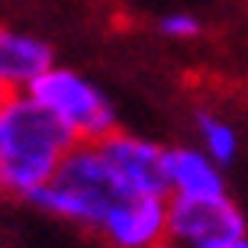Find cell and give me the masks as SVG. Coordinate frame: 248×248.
<instances>
[{"label": "cell", "mask_w": 248, "mask_h": 248, "mask_svg": "<svg viewBox=\"0 0 248 248\" xmlns=\"http://www.w3.org/2000/svg\"><path fill=\"white\" fill-rule=\"evenodd\" d=\"M74 145L78 139L29 93H7L0 103V193L29 203Z\"/></svg>", "instance_id": "obj_1"}, {"label": "cell", "mask_w": 248, "mask_h": 248, "mask_svg": "<svg viewBox=\"0 0 248 248\" xmlns=\"http://www.w3.org/2000/svg\"><path fill=\"white\" fill-rule=\"evenodd\" d=\"M126 193H129L126 184L116 177L100 145L97 142H78L62 161L58 174L29 203L46 216H55V219H64L71 226L97 232L100 222L107 219V213Z\"/></svg>", "instance_id": "obj_2"}, {"label": "cell", "mask_w": 248, "mask_h": 248, "mask_svg": "<svg viewBox=\"0 0 248 248\" xmlns=\"http://www.w3.org/2000/svg\"><path fill=\"white\" fill-rule=\"evenodd\" d=\"M26 93L39 107H46L78 142H100L120 129L116 110L107 100V93L74 68L52 64Z\"/></svg>", "instance_id": "obj_3"}, {"label": "cell", "mask_w": 248, "mask_h": 248, "mask_svg": "<svg viewBox=\"0 0 248 248\" xmlns=\"http://www.w3.org/2000/svg\"><path fill=\"white\" fill-rule=\"evenodd\" d=\"M242 235H248V222L229 193L168 197V242L181 248H219Z\"/></svg>", "instance_id": "obj_4"}, {"label": "cell", "mask_w": 248, "mask_h": 248, "mask_svg": "<svg viewBox=\"0 0 248 248\" xmlns=\"http://www.w3.org/2000/svg\"><path fill=\"white\" fill-rule=\"evenodd\" d=\"M110 248H158L168 242V197L126 193L97 229Z\"/></svg>", "instance_id": "obj_5"}, {"label": "cell", "mask_w": 248, "mask_h": 248, "mask_svg": "<svg viewBox=\"0 0 248 248\" xmlns=\"http://www.w3.org/2000/svg\"><path fill=\"white\" fill-rule=\"evenodd\" d=\"M100 152L107 155L110 168L116 171L129 193H161L168 197L165 181V145H158L145 136L116 129L107 139L97 142Z\"/></svg>", "instance_id": "obj_6"}, {"label": "cell", "mask_w": 248, "mask_h": 248, "mask_svg": "<svg viewBox=\"0 0 248 248\" xmlns=\"http://www.w3.org/2000/svg\"><path fill=\"white\" fill-rule=\"evenodd\" d=\"M55 64V52L46 39L16 26H0V91L26 93Z\"/></svg>", "instance_id": "obj_7"}, {"label": "cell", "mask_w": 248, "mask_h": 248, "mask_svg": "<svg viewBox=\"0 0 248 248\" xmlns=\"http://www.w3.org/2000/svg\"><path fill=\"white\" fill-rule=\"evenodd\" d=\"M165 181H168V197H216V193H226L222 168L200 145L165 148Z\"/></svg>", "instance_id": "obj_8"}, {"label": "cell", "mask_w": 248, "mask_h": 248, "mask_svg": "<svg viewBox=\"0 0 248 248\" xmlns=\"http://www.w3.org/2000/svg\"><path fill=\"white\" fill-rule=\"evenodd\" d=\"M197 139L200 148L216 161L219 168L232 165L239 155V132L232 123H226L219 113H200L197 116Z\"/></svg>", "instance_id": "obj_9"}, {"label": "cell", "mask_w": 248, "mask_h": 248, "mask_svg": "<svg viewBox=\"0 0 248 248\" xmlns=\"http://www.w3.org/2000/svg\"><path fill=\"white\" fill-rule=\"evenodd\" d=\"M158 32L165 39H174V42H190L203 32V23L200 16H193L187 10H171L165 16L158 19Z\"/></svg>", "instance_id": "obj_10"}, {"label": "cell", "mask_w": 248, "mask_h": 248, "mask_svg": "<svg viewBox=\"0 0 248 248\" xmlns=\"http://www.w3.org/2000/svg\"><path fill=\"white\" fill-rule=\"evenodd\" d=\"M219 248H248V235H242V239H232V242H226V245H219Z\"/></svg>", "instance_id": "obj_11"}, {"label": "cell", "mask_w": 248, "mask_h": 248, "mask_svg": "<svg viewBox=\"0 0 248 248\" xmlns=\"http://www.w3.org/2000/svg\"><path fill=\"white\" fill-rule=\"evenodd\" d=\"M158 248H181V245H174V242H165V245H158Z\"/></svg>", "instance_id": "obj_12"}, {"label": "cell", "mask_w": 248, "mask_h": 248, "mask_svg": "<svg viewBox=\"0 0 248 248\" xmlns=\"http://www.w3.org/2000/svg\"><path fill=\"white\" fill-rule=\"evenodd\" d=\"M3 97H7V93H3V91H0V103H3Z\"/></svg>", "instance_id": "obj_13"}]
</instances>
